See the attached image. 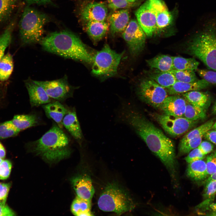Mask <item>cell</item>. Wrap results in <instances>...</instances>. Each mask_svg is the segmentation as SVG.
<instances>
[{
    "mask_svg": "<svg viewBox=\"0 0 216 216\" xmlns=\"http://www.w3.org/2000/svg\"><path fill=\"white\" fill-rule=\"evenodd\" d=\"M118 121L128 125L160 159L176 181L177 170L175 149L172 140L127 102H122L117 112Z\"/></svg>",
    "mask_w": 216,
    "mask_h": 216,
    "instance_id": "obj_1",
    "label": "cell"
},
{
    "mask_svg": "<svg viewBox=\"0 0 216 216\" xmlns=\"http://www.w3.org/2000/svg\"><path fill=\"white\" fill-rule=\"evenodd\" d=\"M47 52L65 58L92 63L93 56L79 37L67 31L51 33L40 42Z\"/></svg>",
    "mask_w": 216,
    "mask_h": 216,
    "instance_id": "obj_2",
    "label": "cell"
},
{
    "mask_svg": "<svg viewBox=\"0 0 216 216\" xmlns=\"http://www.w3.org/2000/svg\"><path fill=\"white\" fill-rule=\"evenodd\" d=\"M33 152L49 161L62 159L71 151L69 139L58 125L54 124L39 139L28 144Z\"/></svg>",
    "mask_w": 216,
    "mask_h": 216,
    "instance_id": "obj_3",
    "label": "cell"
},
{
    "mask_svg": "<svg viewBox=\"0 0 216 216\" xmlns=\"http://www.w3.org/2000/svg\"><path fill=\"white\" fill-rule=\"evenodd\" d=\"M45 14L28 6L24 9L19 23L20 39L23 45L40 42L48 21Z\"/></svg>",
    "mask_w": 216,
    "mask_h": 216,
    "instance_id": "obj_4",
    "label": "cell"
},
{
    "mask_svg": "<svg viewBox=\"0 0 216 216\" xmlns=\"http://www.w3.org/2000/svg\"><path fill=\"white\" fill-rule=\"evenodd\" d=\"M98 205L102 211L113 212L118 215L131 211L135 207L129 194L115 183L106 186L98 199Z\"/></svg>",
    "mask_w": 216,
    "mask_h": 216,
    "instance_id": "obj_5",
    "label": "cell"
},
{
    "mask_svg": "<svg viewBox=\"0 0 216 216\" xmlns=\"http://www.w3.org/2000/svg\"><path fill=\"white\" fill-rule=\"evenodd\" d=\"M188 52L201 61L208 69L216 71V33L206 32L188 44Z\"/></svg>",
    "mask_w": 216,
    "mask_h": 216,
    "instance_id": "obj_6",
    "label": "cell"
},
{
    "mask_svg": "<svg viewBox=\"0 0 216 216\" xmlns=\"http://www.w3.org/2000/svg\"><path fill=\"white\" fill-rule=\"evenodd\" d=\"M124 53H117L105 44L93 56L92 74L103 79L115 76Z\"/></svg>",
    "mask_w": 216,
    "mask_h": 216,
    "instance_id": "obj_7",
    "label": "cell"
},
{
    "mask_svg": "<svg viewBox=\"0 0 216 216\" xmlns=\"http://www.w3.org/2000/svg\"><path fill=\"white\" fill-rule=\"evenodd\" d=\"M137 93L142 101L155 108H159L168 96L165 88L149 78L141 81L138 86Z\"/></svg>",
    "mask_w": 216,
    "mask_h": 216,
    "instance_id": "obj_8",
    "label": "cell"
},
{
    "mask_svg": "<svg viewBox=\"0 0 216 216\" xmlns=\"http://www.w3.org/2000/svg\"><path fill=\"white\" fill-rule=\"evenodd\" d=\"M122 36L132 56H137L143 51L146 35L136 20L133 19L129 21Z\"/></svg>",
    "mask_w": 216,
    "mask_h": 216,
    "instance_id": "obj_9",
    "label": "cell"
},
{
    "mask_svg": "<svg viewBox=\"0 0 216 216\" xmlns=\"http://www.w3.org/2000/svg\"><path fill=\"white\" fill-rule=\"evenodd\" d=\"M156 120L164 130L173 136H180L192 128L197 121L189 120L183 117H177L165 114H156Z\"/></svg>",
    "mask_w": 216,
    "mask_h": 216,
    "instance_id": "obj_10",
    "label": "cell"
},
{
    "mask_svg": "<svg viewBox=\"0 0 216 216\" xmlns=\"http://www.w3.org/2000/svg\"><path fill=\"white\" fill-rule=\"evenodd\" d=\"M34 81L44 88L50 98L58 100H63L72 96L75 89L69 83L67 76L51 81Z\"/></svg>",
    "mask_w": 216,
    "mask_h": 216,
    "instance_id": "obj_11",
    "label": "cell"
},
{
    "mask_svg": "<svg viewBox=\"0 0 216 216\" xmlns=\"http://www.w3.org/2000/svg\"><path fill=\"white\" fill-rule=\"evenodd\" d=\"M137 21L146 36L150 37L155 32L156 21L155 16L147 0L136 11Z\"/></svg>",
    "mask_w": 216,
    "mask_h": 216,
    "instance_id": "obj_12",
    "label": "cell"
},
{
    "mask_svg": "<svg viewBox=\"0 0 216 216\" xmlns=\"http://www.w3.org/2000/svg\"><path fill=\"white\" fill-rule=\"evenodd\" d=\"M108 9L103 2H92L83 5L80 11L81 20L85 22L92 21H104Z\"/></svg>",
    "mask_w": 216,
    "mask_h": 216,
    "instance_id": "obj_13",
    "label": "cell"
},
{
    "mask_svg": "<svg viewBox=\"0 0 216 216\" xmlns=\"http://www.w3.org/2000/svg\"><path fill=\"white\" fill-rule=\"evenodd\" d=\"M148 0L156 18L155 32L168 26L172 21V16L165 3L161 0Z\"/></svg>",
    "mask_w": 216,
    "mask_h": 216,
    "instance_id": "obj_14",
    "label": "cell"
},
{
    "mask_svg": "<svg viewBox=\"0 0 216 216\" xmlns=\"http://www.w3.org/2000/svg\"><path fill=\"white\" fill-rule=\"evenodd\" d=\"M187 101L178 94L168 96L159 106L164 114L177 117H183Z\"/></svg>",
    "mask_w": 216,
    "mask_h": 216,
    "instance_id": "obj_15",
    "label": "cell"
},
{
    "mask_svg": "<svg viewBox=\"0 0 216 216\" xmlns=\"http://www.w3.org/2000/svg\"><path fill=\"white\" fill-rule=\"evenodd\" d=\"M72 183L77 196L91 201L95 191L88 175L83 174L77 176L72 179Z\"/></svg>",
    "mask_w": 216,
    "mask_h": 216,
    "instance_id": "obj_16",
    "label": "cell"
},
{
    "mask_svg": "<svg viewBox=\"0 0 216 216\" xmlns=\"http://www.w3.org/2000/svg\"><path fill=\"white\" fill-rule=\"evenodd\" d=\"M24 82L32 106H38L50 102V97L45 90L34 80L28 79L25 80Z\"/></svg>",
    "mask_w": 216,
    "mask_h": 216,
    "instance_id": "obj_17",
    "label": "cell"
},
{
    "mask_svg": "<svg viewBox=\"0 0 216 216\" xmlns=\"http://www.w3.org/2000/svg\"><path fill=\"white\" fill-rule=\"evenodd\" d=\"M212 85L203 79L192 82H184L176 81L167 91L170 95L184 93L193 91H199L207 88Z\"/></svg>",
    "mask_w": 216,
    "mask_h": 216,
    "instance_id": "obj_18",
    "label": "cell"
},
{
    "mask_svg": "<svg viewBox=\"0 0 216 216\" xmlns=\"http://www.w3.org/2000/svg\"><path fill=\"white\" fill-rule=\"evenodd\" d=\"M130 20L128 9L116 10L109 19L110 31L112 35L123 32L128 25Z\"/></svg>",
    "mask_w": 216,
    "mask_h": 216,
    "instance_id": "obj_19",
    "label": "cell"
},
{
    "mask_svg": "<svg viewBox=\"0 0 216 216\" xmlns=\"http://www.w3.org/2000/svg\"><path fill=\"white\" fill-rule=\"evenodd\" d=\"M46 116L52 119L61 128L63 125V118L68 112V110L58 101L48 103L42 106Z\"/></svg>",
    "mask_w": 216,
    "mask_h": 216,
    "instance_id": "obj_20",
    "label": "cell"
},
{
    "mask_svg": "<svg viewBox=\"0 0 216 216\" xmlns=\"http://www.w3.org/2000/svg\"><path fill=\"white\" fill-rule=\"evenodd\" d=\"M63 125L71 135L79 142H81L83 135L80 123L75 111L73 110L68 111L64 117Z\"/></svg>",
    "mask_w": 216,
    "mask_h": 216,
    "instance_id": "obj_21",
    "label": "cell"
},
{
    "mask_svg": "<svg viewBox=\"0 0 216 216\" xmlns=\"http://www.w3.org/2000/svg\"><path fill=\"white\" fill-rule=\"evenodd\" d=\"M86 23V32L95 43L100 41L104 36L109 27V24L105 21H89Z\"/></svg>",
    "mask_w": 216,
    "mask_h": 216,
    "instance_id": "obj_22",
    "label": "cell"
},
{
    "mask_svg": "<svg viewBox=\"0 0 216 216\" xmlns=\"http://www.w3.org/2000/svg\"><path fill=\"white\" fill-rule=\"evenodd\" d=\"M146 74L148 78L165 88H170L177 81L174 76L170 71H162L152 69L146 71Z\"/></svg>",
    "mask_w": 216,
    "mask_h": 216,
    "instance_id": "obj_23",
    "label": "cell"
},
{
    "mask_svg": "<svg viewBox=\"0 0 216 216\" xmlns=\"http://www.w3.org/2000/svg\"><path fill=\"white\" fill-rule=\"evenodd\" d=\"M186 174L188 177L195 181H199L205 179L208 175L206 162L202 160L189 163Z\"/></svg>",
    "mask_w": 216,
    "mask_h": 216,
    "instance_id": "obj_24",
    "label": "cell"
},
{
    "mask_svg": "<svg viewBox=\"0 0 216 216\" xmlns=\"http://www.w3.org/2000/svg\"><path fill=\"white\" fill-rule=\"evenodd\" d=\"M151 69L162 71H170L173 69L172 56L166 55H160L146 60Z\"/></svg>",
    "mask_w": 216,
    "mask_h": 216,
    "instance_id": "obj_25",
    "label": "cell"
},
{
    "mask_svg": "<svg viewBox=\"0 0 216 216\" xmlns=\"http://www.w3.org/2000/svg\"><path fill=\"white\" fill-rule=\"evenodd\" d=\"M71 210L72 214L76 216L93 215L91 212V201L77 196L73 201Z\"/></svg>",
    "mask_w": 216,
    "mask_h": 216,
    "instance_id": "obj_26",
    "label": "cell"
},
{
    "mask_svg": "<svg viewBox=\"0 0 216 216\" xmlns=\"http://www.w3.org/2000/svg\"><path fill=\"white\" fill-rule=\"evenodd\" d=\"M11 121L20 131L36 126L38 124V118L35 114L17 115L14 116Z\"/></svg>",
    "mask_w": 216,
    "mask_h": 216,
    "instance_id": "obj_27",
    "label": "cell"
},
{
    "mask_svg": "<svg viewBox=\"0 0 216 216\" xmlns=\"http://www.w3.org/2000/svg\"><path fill=\"white\" fill-rule=\"evenodd\" d=\"M183 97L190 104L205 109L209 101V96L206 93L193 91L184 93Z\"/></svg>",
    "mask_w": 216,
    "mask_h": 216,
    "instance_id": "obj_28",
    "label": "cell"
},
{
    "mask_svg": "<svg viewBox=\"0 0 216 216\" xmlns=\"http://www.w3.org/2000/svg\"><path fill=\"white\" fill-rule=\"evenodd\" d=\"M172 59L173 69L176 70H196L200 63L194 58L172 56Z\"/></svg>",
    "mask_w": 216,
    "mask_h": 216,
    "instance_id": "obj_29",
    "label": "cell"
},
{
    "mask_svg": "<svg viewBox=\"0 0 216 216\" xmlns=\"http://www.w3.org/2000/svg\"><path fill=\"white\" fill-rule=\"evenodd\" d=\"M203 196L204 201L196 207L197 209L202 211L208 207L216 196V181L206 182Z\"/></svg>",
    "mask_w": 216,
    "mask_h": 216,
    "instance_id": "obj_30",
    "label": "cell"
},
{
    "mask_svg": "<svg viewBox=\"0 0 216 216\" xmlns=\"http://www.w3.org/2000/svg\"><path fill=\"white\" fill-rule=\"evenodd\" d=\"M14 68V62L12 55L8 53L4 55L0 60V81L8 80Z\"/></svg>",
    "mask_w": 216,
    "mask_h": 216,
    "instance_id": "obj_31",
    "label": "cell"
},
{
    "mask_svg": "<svg viewBox=\"0 0 216 216\" xmlns=\"http://www.w3.org/2000/svg\"><path fill=\"white\" fill-rule=\"evenodd\" d=\"M18 0H0V24L9 19L17 7Z\"/></svg>",
    "mask_w": 216,
    "mask_h": 216,
    "instance_id": "obj_32",
    "label": "cell"
},
{
    "mask_svg": "<svg viewBox=\"0 0 216 216\" xmlns=\"http://www.w3.org/2000/svg\"><path fill=\"white\" fill-rule=\"evenodd\" d=\"M206 116L205 109L193 105L187 101L183 117L189 120L194 121L204 119Z\"/></svg>",
    "mask_w": 216,
    "mask_h": 216,
    "instance_id": "obj_33",
    "label": "cell"
},
{
    "mask_svg": "<svg viewBox=\"0 0 216 216\" xmlns=\"http://www.w3.org/2000/svg\"><path fill=\"white\" fill-rule=\"evenodd\" d=\"M214 123L213 120L206 122L187 133L183 136L180 142H184L197 136H204L207 131L212 129Z\"/></svg>",
    "mask_w": 216,
    "mask_h": 216,
    "instance_id": "obj_34",
    "label": "cell"
},
{
    "mask_svg": "<svg viewBox=\"0 0 216 216\" xmlns=\"http://www.w3.org/2000/svg\"><path fill=\"white\" fill-rule=\"evenodd\" d=\"M14 26V23L11 22L0 36V60L4 55L6 49L10 43Z\"/></svg>",
    "mask_w": 216,
    "mask_h": 216,
    "instance_id": "obj_35",
    "label": "cell"
},
{
    "mask_svg": "<svg viewBox=\"0 0 216 216\" xmlns=\"http://www.w3.org/2000/svg\"><path fill=\"white\" fill-rule=\"evenodd\" d=\"M203 136L195 137L183 142H180L178 147L179 154L183 155L198 147L202 141Z\"/></svg>",
    "mask_w": 216,
    "mask_h": 216,
    "instance_id": "obj_36",
    "label": "cell"
},
{
    "mask_svg": "<svg viewBox=\"0 0 216 216\" xmlns=\"http://www.w3.org/2000/svg\"><path fill=\"white\" fill-rule=\"evenodd\" d=\"M170 72L173 75L177 81L184 82H190L198 80L194 71V70L173 69Z\"/></svg>",
    "mask_w": 216,
    "mask_h": 216,
    "instance_id": "obj_37",
    "label": "cell"
},
{
    "mask_svg": "<svg viewBox=\"0 0 216 216\" xmlns=\"http://www.w3.org/2000/svg\"><path fill=\"white\" fill-rule=\"evenodd\" d=\"M20 131L14 124L11 120L0 124V139H4L14 136Z\"/></svg>",
    "mask_w": 216,
    "mask_h": 216,
    "instance_id": "obj_38",
    "label": "cell"
},
{
    "mask_svg": "<svg viewBox=\"0 0 216 216\" xmlns=\"http://www.w3.org/2000/svg\"><path fill=\"white\" fill-rule=\"evenodd\" d=\"M108 7L113 11L119 9H128L133 7L134 3L127 0H107Z\"/></svg>",
    "mask_w": 216,
    "mask_h": 216,
    "instance_id": "obj_39",
    "label": "cell"
},
{
    "mask_svg": "<svg viewBox=\"0 0 216 216\" xmlns=\"http://www.w3.org/2000/svg\"><path fill=\"white\" fill-rule=\"evenodd\" d=\"M199 75L211 84L216 85V71L205 69L196 70Z\"/></svg>",
    "mask_w": 216,
    "mask_h": 216,
    "instance_id": "obj_40",
    "label": "cell"
},
{
    "mask_svg": "<svg viewBox=\"0 0 216 216\" xmlns=\"http://www.w3.org/2000/svg\"><path fill=\"white\" fill-rule=\"evenodd\" d=\"M206 163L208 175L216 172V150L207 157Z\"/></svg>",
    "mask_w": 216,
    "mask_h": 216,
    "instance_id": "obj_41",
    "label": "cell"
},
{
    "mask_svg": "<svg viewBox=\"0 0 216 216\" xmlns=\"http://www.w3.org/2000/svg\"><path fill=\"white\" fill-rule=\"evenodd\" d=\"M205 155L202 154L198 147L190 151L185 158L186 162L188 164L196 161L202 160L204 158Z\"/></svg>",
    "mask_w": 216,
    "mask_h": 216,
    "instance_id": "obj_42",
    "label": "cell"
},
{
    "mask_svg": "<svg viewBox=\"0 0 216 216\" xmlns=\"http://www.w3.org/2000/svg\"><path fill=\"white\" fill-rule=\"evenodd\" d=\"M12 164L8 160H3L0 164V176L2 179H5L9 176L11 170Z\"/></svg>",
    "mask_w": 216,
    "mask_h": 216,
    "instance_id": "obj_43",
    "label": "cell"
},
{
    "mask_svg": "<svg viewBox=\"0 0 216 216\" xmlns=\"http://www.w3.org/2000/svg\"><path fill=\"white\" fill-rule=\"evenodd\" d=\"M198 148L202 154L205 155L213 150V146L210 142L203 141L201 142Z\"/></svg>",
    "mask_w": 216,
    "mask_h": 216,
    "instance_id": "obj_44",
    "label": "cell"
},
{
    "mask_svg": "<svg viewBox=\"0 0 216 216\" xmlns=\"http://www.w3.org/2000/svg\"><path fill=\"white\" fill-rule=\"evenodd\" d=\"M10 185V183H0V202H5Z\"/></svg>",
    "mask_w": 216,
    "mask_h": 216,
    "instance_id": "obj_45",
    "label": "cell"
},
{
    "mask_svg": "<svg viewBox=\"0 0 216 216\" xmlns=\"http://www.w3.org/2000/svg\"><path fill=\"white\" fill-rule=\"evenodd\" d=\"M14 212L7 205L5 202H0V216H14Z\"/></svg>",
    "mask_w": 216,
    "mask_h": 216,
    "instance_id": "obj_46",
    "label": "cell"
},
{
    "mask_svg": "<svg viewBox=\"0 0 216 216\" xmlns=\"http://www.w3.org/2000/svg\"><path fill=\"white\" fill-rule=\"evenodd\" d=\"M204 136L206 139L216 145V130H210Z\"/></svg>",
    "mask_w": 216,
    "mask_h": 216,
    "instance_id": "obj_47",
    "label": "cell"
},
{
    "mask_svg": "<svg viewBox=\"0 0 216 216\" xmlns=\"http://www.w3.org/2000/svg\"><path fill=\"white\" fill-rule=\"evenodd\" d=\"M28 3L30 4H44L50 3L51 0H25Z\"/></svg>",
    "mask_w": 216,
    "mask_h": 216,
    "instance_id": "obj_48",
    "label": "cell"
},
{
    "mask_svg": "<svg viewBox=\"0 0 216 216\" xmlns=\"http://www.w3.org/2000/svg\"><path fill=\"white\" fill-rule=\"evenodd\" d=\"M6 152L4 148L0 142V158L4 159L5 156Z\"/></svg>",
    "mask_w": 216,
    "mask_h": 216,
    "instance_id": "obj_49",
    "label": "cell"
},
{
    "mask_svg": "<svg viewBox=\"0 0 216 216\" xmlns=\"http://www.w3.org/2000/svg\"><path fill=\"white\" fill-rule=\"evenodd\" d=\"M211 181H216V172L210 175L206 180V182Z\"/></svg>",
    "mask_w": 216,
    "mask_h": 216,
    "instance_id": "obj_50",
    "label": "cell"
},
{
    "mask_svg": "<svg viewBox=\"0 0 216 216\" xmlns=\"http://www.w3.org/2000/svg\"><path fill=\"white\" fill-rule=\"evenodd\" d=\"M212 111L214 114L216 115V102L213 106Z\"/></svg>",
    "mask_w": 216,
    "mask_h": 216,
    "instance_id": "obj_51",
    "label": "cell"
},
{
    "mask_svg": "<svg viewBox=\"0 0 216 216\" xmlns=\"http://www.w3.org/2000/svg\"><path fill=\"white\" fill-rule=\"evenodd\" d=\"M212 129L213 130H216V122H215L214 123Z\"/></svg>",
    "mask_w": 216,
    "mask_h": 216,
    "instance_id": "obj_52",
    "label": "cell"
},
{
    "mask_svg": "<svg viewBox=\"0 0 216 216\" xmlns=\"http://www.w3.org/2000/svg\"><path fill=\"white\" fill-rule=\"evenodd\" d=\"M128 2H131V3H134V2H135L137 0H127Z\"/></svg>",
    "mask_w": 216,
    "mask_h": 216,
    "instance_id": "obj_53",
    "label": "cell"
},
{
    "mask_svg": "<svg viewBox=\"0 0 216 216\" xmlns=\"http://www.w3.org/2000/svg\"><path fill=\"white\" fill-rule=\"evenodd\" d=\"M3 160L2 159L0 158V164L2 162Z\"/></svg>",
    "mask_w": 216,
    "mask_h": 216,
    "instance_id": "obj_54",
    "label": "cell"
},
{
    "mask_svg": "<svg viewBox=\"0 0 216 216\" xmlns=\"http://www.w3.org/2000/svg\"><path fill=\"white\" fill-rule=\"evenodd\" d=\"M0 179H2V178H1V176H0Z\"/></svg>",
    "mask_w": 216,
    "mask_h": 216,
    "instance_id": "obj_55",
    "label": "cell"
}]
</instances>
